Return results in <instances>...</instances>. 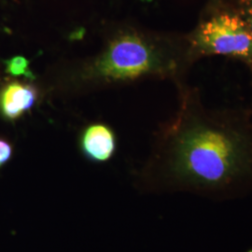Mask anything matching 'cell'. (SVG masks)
<instances>
[{
	"label": "cell",
	"mask_w": 252,
	"mask_h": 252,
	"mask_svg": "<svg viewBox=\"0 0 252 252\" xmlns=\"http://www.w3.org/2000/svg\"><path fill=\"white\" fill-rule=\"evenodd\" d=\"M179 108L162 126L159 158L179 185L214 197L252 189V121L237 110L211 109L180 82Z\"/></svg>",
	"instance_id": "6da1fadb"
},
{
	"label": "cell",
	"mask_w": 252,
	"mask_h": 252,
	"mask_svg": "<svg viewBox=\"0 0 252 252\" xmlns=\"http://www.w3.org/2000/svg\"><path fill=\"white\" fill-rule=\"evenodd\" d=\"M192 63L186 36L121 23L108 27L95 54L55 63L37 83L43 96L71 98L148 79L178 84Z\"/></svg>",
	"instance_id": "7a4b0ae2"
},
{
	"label": "cell",
	"mask_w": 252,
	"mask_h": 252,
	"mask_svg": "<svg viewBox=\"0 0 252 252\" xmlns=\"http://www.w3.org/2000/svg\"><path fill=\"white\" fill-rule=\"evenodd\" d=\"M189 57L226 56L252 65V34L243 19L232 9L215 10L186 36Z\"/></svg>",
	"instance_id": "3957f363"
},
{
	"label": "cell",
	"mask_w": 252,
	"mask_h": 252,
	"mask_svg": "<svg viewBox=\"0 0 252 252\" xmlns=\"http://www.w3.org/2000/svg\"><path fill=\"white\" fill-rule=\"evenodd\" d=\"M43 96L35 81L10 79L0 86V116L13 122L35 108Z\"/></svg>",
	"instance_id": "277c9868"
},
{
	"label": "cell",
	"mask_w": 252,
	"mask_h": 252,
	"mask_svg": "<svg viewBox=\"0 0 252 252\" xmlns=\"http://www.w3.org/2000/svg\"><path fill=\"white\" fill-rule=\"evenodd\" d=\"M80 145L84 155L94 162H106L116 150V135L106 124L93 123L81 134Z\"/></svg>",
	"instance_id": "5b68a950"
},
{
	"label": "cell",
	"mask_w": 252,
	"mask_h": 252,
	"mask_svg": "<svg viewBox=\"0 0 252 252\" xmlns=\"http://www.w3.org/2000/svg\"><path fill=\"white\" fill-rule=\"evenodd\" d=\"M5 73L10 79L36 81V76L30 69V63L25 56L16 55L5 61Z\"/></svg>",
	"instance_id": "8992f818"
},
{
	"label": "cell",
	"mask_w": 252,
	"mask_h": 252,
	"mask_svg": "<svg viewBox=\"0 0 252 252\" xmlns=\"http://www.w3.org/2000/svg\"><path fill=\"white\" fill-rule=\"evenodd\" d=\"M232 9L243 19L252 34V0H235Z\"/></svg>",
	"instance_id": "52a82bcc"
},
{
	"label": "cell",
	"mask_w": 252,
	"mask_h": 252,
	"mask_svg": "<svg viewBox=\"0 0 252 252\" xmlns=\"http://www.w3.org/2000/svg\"><path fill=\"white\" fill-rule=\"evenodd\" d=\"M12 155V147L7 140L0 138V167L9 161Z\"/></svg>",
	"instance_id": "ba28073f"
}]
</instances>
